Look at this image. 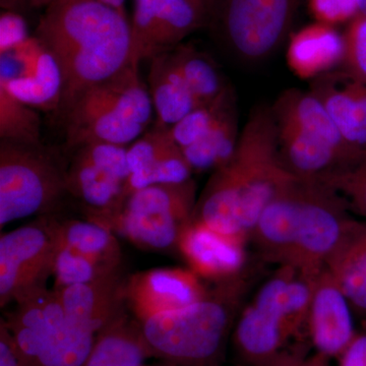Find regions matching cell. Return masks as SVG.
<instances>
[{"label":"cell","instance_id":"obj_1","mask_svg":"<svg viewBox=\"0 0 366 366\" xmlns=\"http://www.w3.org/2000/svg\"><path fill=\"white\" fill-rule=\"evenodd\" d=\"M35 37L61 71L62 117L81 94L132 62L131 21L125 11L100 0H52Z\"/></svg>","mask_w":366,"mask_h":366},{"label":"cell","instance_id":"obj_2","mask_svg":"<svg viewBox=\"0 0 366 366\" xmlns=\"http://www.w3.org/2000/svg\"><path fill=\"white\" fill-rule=\"evenodd\" d=\"M295 177L282 164L272 107H259L240 132L232 157L212 173L192 221L249 240L262 209Z\"/></svg>","mask_w":366,"mask_h":366},{"label":"cell","instance_id":"obj_3","mask_svg":"<svg viewBox=\"0 0 366 366\" xmlns=\"http://www.w3.org/2000/svg\"><path fill=\"white\" fill-rule=\"evenodd\" d=\"M259 267L215 283L202 300L139 322L152 357L177 366H220Z\"/></svg>","mask_w":366,"mask_h":366},{"label":"cell","instance_id":"obj_4","mask_svg":"<svg viewBox=\"0 0 366 366\" xmlns=\"http://www.w3.org/2000/svg\"><path fill=\"white\" fill-rule=\"evenodd\" d=\"M154 113L139 66L131 62L81 94L64 115L67 147L72 150L90 143L129 147L150 129Z\"/></svg>","mask_w":366,"mask_h":366},{"label":"cell","instance_id":"obj_5","mask_svg":"<svg viewBox=\"0 0 366 366\" xmlns=\"http://www.w3.org/2000/svg\"><path fill=\"white\" fill-rule=\"evenodd\" d=\"M292 272V267L280 266L243 307L232 333L242 365L295 366L308 357L312 342L293 329L285 312Z\"/></svg>","mask_w":366,"mask_h":366},{"label":"cell","instance_id":"obj_6","mask_svg":"<svg viewBox=\"0 0 366 366\" xmlns=\"http://www.w3.org/2000/svg\"><path fill=\"white\" fill-rule=\"evenodd\" d=\"M69 164L44 146L0 141V227L54 213L67 194Z\"/></svg>","mask_w":366,"mask_h":366},{"label":"cell","instance_id":"obj_7","mask_svg":"<svg viewBox=\"0 0 366 366\" xmlns=\"http://www.w3.org/2000/svg\"><path fill=\"white\" fill-rule=\"evenodd\" d=\"M197 201L194 179L151 185L132 192L103 225L139 249L178 250L180 236L192 221Z\"/></svg>","mask_w":366,"mask_h":366},{"label":"cell","instance_id":"obj_8","mask_svg":"<svg viewBox=\"0 0 366 366\" xmlns=\"http://www.w3.org/2000/svg\"><path fill=\"white\" fill-rule=\"evenodd\" d=\"M303 0H208V21L217 39L242 61L268 59L290 37Z\"/></svg>","mask_w":366,"mask_h":366},{"label":"cell","instance_id":"obj_9","mask_svg":"<svg viewBox=\"0 0 366 366\" xmlns=\"http://www.w3.org/2000/svg\"><path fill=\"white\" fill-rule=\"evenodd\" d=\"M60 220L50 215L2 233L0 237V307L47 288L59 245Z\"/></svg>","mask_w":366,"mask_h":366},{"label":"cell","instance_id":"obj_10","mask_svg":"<svg viewBox=\"0 0 366 366\" xmlns=\"http://www.w3.org/2000/svg\"><path fill=\"white\" fill-rule=\"evenodd\" d=\"M300 180L297 234L289 266L317 279L353 218L348 204L336 190L324 182Z\"/></svg>","mask_w":366,"mask_h":366},{"label":"cell","instance_id":"obj_11","mask_svg":"<svg viewBox=\"0 0 366 366\" xmlns=\"http://www.w3.org/2000/svg\"><path fill=\"white\" fill-rule=\"evenodd\" d=\"M129 178L127 147L83 144L67 167V194L84 204L89 220L103 225L124 203Z\"/></svg>","mask_w":366,"mask_h":366},{"label":"cell","instance_id":"obj_12","mask_svg":"<svg viewBox=\"0 0 366 366\" xmlns=\"http://www.w3.org/2000/svg\"><path fill=\"white\" fill-rule=\"evenodd\" d=\"M240 132L235 96L229 86L213 102L170 127L194 173L214 172L225 165L234 154Z\"/></svg>","mask_w":366,"mask_h":366},{"label":"cell","instance_id":"obj_13","mask_svg":"<svg viewBox=\"0 0 366 366\" xmlns=\"http://www.w3.org/2000/svg\"><path fill=\"white\" fill-rule=\"evenodd\" d=\"M208 21V0H134L132 62L174 49Z\"/></svg>","mask_w":366,"mask_h":366},{"label":"cell","instance_id":"obj_14","mask_svg":"<svg viewBox=\"0 0 366 366\" xmlns=\"http://www.w3.org/2000/svg\"><path fill=\"white\" fill-rule=\"evenodd\" d=\"M0 85L36 110L59 112L64 81L56 60L35 36L0 53Z\"/></svg>","mask_w":366,"mask_h":366},{"label":"cell","instance_id":"obj_15","mask_svg":"<svg viewBox=\"0 0 366 366\" xmlns=\"http://www.w3.org/2000/svg\"><path fill=\"white\" fill-rule=\"evenodd\" d=\"M203 279L190 269L158 268L125 279V305L142 320L187 307L209 292Z\"/></svg>","mask_w":366,"mask_h":366},{"label":"cell","instance_id":"obj_16","mask_svg":"<svg viewBox=\"0 0 366 366\" xmlns=\"http://www.w3.org/2000/svg\"><path fill=\"white\" fill-rule=\"evenodd\" d=\"M127 197L151 185L187 182L194 174L169 127L156 122L127 147Z\"/></svg>","mask_w":366,"mask_h":366},{"label":"cell","instance_id":"obj_17","mask_svg":"<svg viewBox=\"0 0 366 366\" xmlns=\"http://www.w3.org/2000/svg\"><path fill=\"white\" fill-rule=\"evenodd\" d=\"M247 242L190 221L180 236L178 252L199 278L218 283L234 278L249 266Z\"/></svg>","mask_w":366,"mask_h":366},{"label":"cell","instance_id":"obj_18","mask_svg":"<svg viewBox=\"0 0 366 366\" xmlns=\"http://www.w3.org/2000/svg\"><path fill=\"white\" fill-rule=\"evenodd\" d=\"M354 312L343 291L326 268L315 279L308 332L315 352L338 358L356 336Z\"/></svg>","mask_w":366,"mask_h":366},{"label":"cell","instance_id":"obj_19","mask_svg":"<svg viewBox=\"0 0 366 366\" xmlns=\"http://www.w3.org/2000/svg\"><path fill=\"white\" fill-rule=\"evenodd\" d=\"M6 317L21 366H35L66 320L54 289L46 288L14 303Z\"/></svg>","mask_w":366,"mask_h":366},{"label":"cell","instance_id":"obj_20","mask_svg":"<svg viewBox=\"0 0 366 366\" xmlns=\"http://www.w3.org/2000/svg\"><path fill=\"white\" fill-rule=\"evenodd\" d=\"M301 201V180L295 177L262 209L249 240L259 261L289 266L297 234Z\"/></svg>","mask_w":366,"mask_h":366},{"label":"cell","instance_id":"obj_21","mask_svg":"<svg viewBox=\"0 0 366 366\" xmlns=\"http://www.w3.org/2000/svg\"><path fill=\"white\" fill-rule=\"evenodd\" d=\"M310 92L319 99L344 141L358 154L366 153V84L344 71L312 79Z\"/></svg>","mask_w":366,"mask_h":366},{"label":"cell","instance_id":"obj_22","mask_svg":"<svg viewBox=\"0 0 366 366\" xmlns=\"http://www.w3.org/2000/svg\"><path fill=\"white\" fill-rule=\"evenodd\" d=\"M276 124L279 157L293 177L324 182L350 165L340 152L314 134L284 122Z\"/></svg>","mask_w":366,"mask_h":366},{"label":"cell","instance_id":"obj_23","mask_svg":"<svg viewBox=\"0 0 366 366\" xmlns=\"http://www.w3.org/2000/svg\"><path fill=\"white\" fill-rule=\"evenodd\" d=\"M124 283L118 272L107 278L55 291L66 317L98 334L127 308Z\"/></svg>","mask_w":366,"mask_h":366},{"label":"cell","instance_id":"obj_24","mask_svg":"<svg viewBox=\"0 0 366 366\" xmlns=\"http://www.w3.org/2000/svg\"><path fill=\"white\" fill-rule=\"evenodd\" d=\"M343 35L333 26L310 24L289 37L286 59L297 78L312 81L342 64Z\"/></svg>","mask_w":366,"mask_h":366},{"label":"cell","instance_id":"obj_25","mask_svg":"<svg viewBox=\"0 0 366 366\" xmlns=\"http://www.w3.org/2000/svg\"><path fill=\"white\" fill-rule=\"evenodd\" d=\"M326 269L366 330V220L351 221Z\"/></svg>","mask_w":366,"mask_h":366},{"label":"cell","instance_id":"obj_26","mask_svg":"<svg viewBox=\"0 0 366 366\" xmlns=\"http://www.w3.org/2000/svg\"><path fill=\"white\" fill-rule=\"evenodd\" d=\"M272 112L276 122L295 125L331 144L350 165L365 154H358L346 144L326 108L310 91L289 89L283 92L274 102Z\"/></svg>","mask_w":366,"mask_h":366},{"label":"cell","instance_id":"obj_27","mask_svg":"<svg viewBox=\"0 0 366 366\" xmlns=\"http://www.w3.org/2000/svg\"><path fill=\"white\" fill-rule=\"evenodd\" d=\"M150 62L148 89L157 117L156 124L170 129L204 105L190 91L169 51L154 57Z\"/></svg>","mask_w":366,"mask_h":366},{"label":"cell","instance_id":"obj_28","mask_svg":"<svg viewBox=\"0 0 366 366\" xmlns=\"http://www.w3.org/2000/svg\"><path fill=\"white\" fill-rule=\"evenodd\" d=\"M152 357L139 320L127 308L99 332L83 366H144Z\"/></svg>","mask_w":366,"mask_h":366},{"label":"cell","instance_id":"obj_29","mask_svg":"<svg viewBox=\"0 0 366 366\" xmlns=\"http://www.w3.org/2000/svg\"><path fill=\"white\" fill-rule=\"evenodd\" d=\"M59 244L120 267L122 247L112 229L92 220H60Z\"/></svg>","mask_w":366,"mask_h":366},{"label":"cell","instance_id":"obj_30","mask_svg":"<svg viewBox=\"0 0 366 366\" xmlns=\"http://www.w3.org/2000/svg\"><path fill=\"white\" fill-rule=\"evenodd\" d=\"M169 52L190 91L202 105L213 102L227 89L215 62L194 46L182 43Z\"/></svg>","mask_w":366,"mask_h":366},{"label":"cell","instance_id":"obj_31","mask_svg":"<svg viewBox=\"0 0 366 366\" xmlns=\"http://www.w3.org/2000/svg\"><path fill=\"white\" fill-rule=\"evenodd\" d=\"M0 141L42 146L37 110L11 95L0 85Z\"/></svg>","mask_w":366,"mask_h":366},{"label":"cell","instance_id":"obj_32","mask_svg":"<svg viewBox=\"0 0 366 366\" xmlns=\"http://www.w3.org/2000/svg\"><path fill=\"white\" fill-rule=\"evenodd\" d=\"M118 272H120V267L98 261L59 244L53 268V289L59 291L71 286L90 283L107 278Z\"/></svg>","mask_w":366,"mask_h":366},{"label":"cell","instance_id":"obj_33","mask_svg":"<svg viewBox=\"0 0 366 366\" xmlns=\"http://www.w3.org/2000/svg\"><path fill=\"white\" fill-rule=\"evenodd\" d=\"M320 182L336 190L351 211L366 219V153L355 163Z\"/></svg>","mask_w":366,"mask_h":366},{"label":"cell","instance_id":"obj_34","mask_svg":"<svg viewBox=\"0 0 366 366\" xmlns=\"http://www.w3.org/2000/svg\"><path fill=\"white\" fill-rule=\"evenodd\" d=\"M343 71L366 84V16L358 14L349 21L343 34Z\"/></svg>","mask_w":366,"mask_h":366},{"label":"cell","instance_id":"obj_35","mask_svg":"<svg viewBox=\"0 0 366 366\" xmlns=\"http://www.w3.org/2000/svg\"><path fill=\"white\" fill-rule=\"evenodd\" d=\"M308 7L315 21L335 26L360 14V0H308Z\"/></svg>","mask_w":366,"mask_h":366},{"label":"cell","instance_id":"obj_36","mask_svg":"<svg viewBox=\"0 0 366 366\" xmlns=\"http://www.w3.org/2000/svg\"><path fill=\"white\" fill-rule=\"evenodd\" d=\"M30 37L23 14L4 9L0 14V53L11 51Z\"/></svg>","mask_w":366,"mask_h":366},{"label":"cell","instance_id":"obj_37","mask_svg":"<svg viewBox=\"0 0 366 366\" xmlns=\"http://www.w3.org/2000/svg\"><path fill=\"white\" fill-rule=\"evenodd\" d=\"M338 360L339 366H366V330L356 334Z\"/></svg>","mask_w":366,"mask_h":366},{"label":"cell","instance_id":"obj_38","mask_svg":"<svg viewBox=\"0 0 366 366\" xmlns=\"http://www.w3.org/2000/svg\"><path fill=\"white\" fill-rule=\"evenodd\" d=\"M0 366H21L13 338L4 317L0 319Z\"/></svg>","mask_w":366,"mask_h":366},{"label":"cell","instance_id":"obj_39","mask_svg":"<svg viewBox=\"0 0 366 366\" xmlns=\"http://www.w3.org/2000/svg\"><path fill=\"white\" fill-rule=\"evenodd\" d=\"M52 0H0V6L4 11H16L23 14L30 9L46 7Z\"/></svg>","mask_w":366,"mask_h":366},{"label":"cell","instance_id":"obj_40","mask_svg":"<svg viewBox=\"0 0 366 366\" xmlns=\"http://www.w3.org/2000/svg\"><path fill=\"white\" fill-rule=\"evenodd\" d=\"M330 360L331 358L324 354L315 352V355L307 357V360L295 366H330Z\"/></svg>","mask_w":366,"mask_h":366},{"label":"cell","instance_id":"obj_41","mask_svg":"<svg viewBox=\"0 0 366 366\" xmlns=\"http://www.w3.org/2000/svg\"><path fill=\"white\" fill-rule=\"evenodd\" d=\"M100 1L104 2L108 6L114 7V9H119V11H124V2L125 0H100Z\"/></svg>","mask_w":366,"mask_h":366},{"label":"cell","instance_id":"obj_42","mask_svg":"<svg viewBox=\"0 0 366 366\" xmlns=\"http://www.w3.org/2000/svg\"><path fill=\"white\" fill-rule=\"evenodd\" d=\"M360 14L366 16V0H360Z\"/></svg>","mask_w":366,"mask_h":366},{"label":"cell","instance_id":"obj_43","mask_svg":"<svg viewBox=\"0 0 366 366\" xmlns=\"http://www.w3.org/2000/svg\"><path fill=\"white\" fill-rule=\"evenodd\" d=\"M144 366H177V365H171V363L164 362V361H161L160 363H156V365H146Z\"/></svg>","mask_w":366,"mask_h":366},{"label":"cell","instance_id":"obj_44","mask_svg":"<svg viewBox=\"0 0 366 366\" xmlns=\"http://www.w3.org/2000/svg\"><path fill=\"white\" fill-rule=\"evenodd\" d=\"M220 366H222V365H220ZM236 366H244V365H236Z\"/></svg>","mask_w":366,"mask_h":366}]
</instances>
